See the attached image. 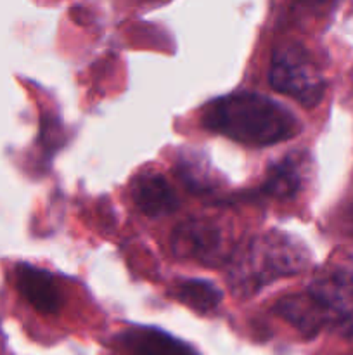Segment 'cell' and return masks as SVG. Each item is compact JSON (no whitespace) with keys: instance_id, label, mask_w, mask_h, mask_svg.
Segmentation results:
<instances>
[{"instance_id":"cell-12","label":"cell","mask_w":353,"mask_h":355,"mask_svg":"<svg viewBox=\"0 0 353 355\" xmlns=\"http://www.w3.org/2000/svg\"><path fill=\"white\" fill-rule=\"evenodd\" d=\"M176 173L187 186V189L194 191V193H210L217 187V180L211 177L210 168L204 165V159L196 158L194 155L182 156L179 159Z\"/></svg>"},{"instance_id":"cell-5","label":"cell","mask_w":353,"mask_h":355,"mask_svg":"<svg viewBox=\"0 0 353 355\" xmlns=\"http://www.w3.org/2000/svg\"><path fill=\"white\" fill-rule=\"evenodd\" d=\"M308 295L320 311L325 328L353 335V263H332L308 286Z\"/></svg>"},{"instance_id":"cell-4","label":"cell","mask_w":353,"mask_h":355,"mask_svg":"<svg viewBox=\"0 0 353 355\" xmlns=\"http://www.w3.org/2000/svg\"><path fill=\"white\" fill-rule=\"evenodd\" d=\"M172 250L179 259L201 266H224L234 255L232 227L218 218H189L173 231Z\"/></svg>"},{"instance_id":"cell-1","label":"cell","mask_w":353,"mask_h":355,"mask_svg":"<svg viewBox=\"0 0 353 355\" xmlns=\"http://www.w3.org/2000/svg\"><path fill=\"white\" fill-rule=\"evenodd\" d=\"M201 123L215 134L246 146H272L294 137L300 120L277 101L256 92H234L203 110Z\"/></svg>"},{"instance_id":"cell-9","label":"cell","mask_w":353,"mask_h":355,"mask_svg":"<svg viewBox=\"0 0 353 355\" xmlns=\"http://www.w3.org/2000/svg\"><path fill=\"white\" fill-rule=\"evenodd\" d=\"M120 342L134 355H199L192 347L158 328L135 326L120 335Z\"/></svg>"},{"instance_id":"cell-11","label":"cell","mask_w":353,"mask_h":355,"mask_svg":"<svg viewBox=\"0 0 353 355\" xmlns=\"http://www.w3.org/2000/svg\"><path fill=\"white\" fill-rule=\"evenodd\" d=\"M172 295L197 314H210L220 305L221 291L217 286L203 279L176 281Z\"/></svg>"},{"instance_id":"cell-8","label":"cell","mask_w":353,"mask_h":355,"mask_svg":"<svg viewBox=\"0 0 353 355\" xmlns=\"http://www.w3.org/2000/svg\"><path fill=\"white\" fill-rule=\"evenodd\" d=\"M132 200L147 217H163L179 208L180 201L172 184L156 172H144L132 182Z\"/></svg>"},{"instance_id":"cell-10","label":"cell","mask_w":353,"mask_h":355,"mask_svg":"<svg viewBox=\"0 0 353 355\" xmlns=\"http://www.w3.org/2000/svg\"><path fill=\"white\" fill-rule=\"evenodd\" d=\"M273 312L289 322L305 338H314L322 328H325L320 311L308 293L282 297L273 305Z\"/></svg>"},{"instance_id":"cell-7","label":"cell","mask_w":353,"mask_h":355,"mask_svg":"<svg viewBox=\"0 0 353 355\" xmlns=\"http://www.w3.org/2000/svg\"><path fill=\"white\" fill-rule=\"evenodd\" d=\"M16 286L21 297L40 314L54 315L62 309L61 288L48 270L19 263L16 267Z\"/></svg>"},{"instance_id":"cell-2","label":"cell","mask_w":353,"mask_h":355,"mask_svg":"<svg viewBox=\"0 0 353 355\" xmlns=\"http://www.w3.org/2000/svg\"><path fill=\"white\" fill-rule=\"evenodd\" d=\"M310 253L301 241L284 232L256 236L228 262V286L239 297H253L280 277L307 270Z\"/></svg>"},{"instance_id":"cell-6","label":"cell","mask_w":353,"mask_h":355,"mask_svg":"<svg viewBox=\"0 0 353 355\" xmlns=\"http://www.w3.org/2000/svg\"><path fill=\"white\" fill-rule=\"evenodd\" d=\"M310 177V156L291 151L269 166L262 191L275 200H293L303 191Z\"/></svg>"},{"instance_id":"cell-3","label":"cell","mask_w":353,"mask_h":355,"mask_svg":"<svg viewBox=\"0 0 353 355\" xmlns=\"http://www.w3.org/2000/svg\"><path fill=\"white\" fill-rule=\"evenodd\" d=\"M269 82L273 90L315 107L325 94V78L305 47L294 42L279 45L270 59Z\"/></svg>"}]
</instances>
